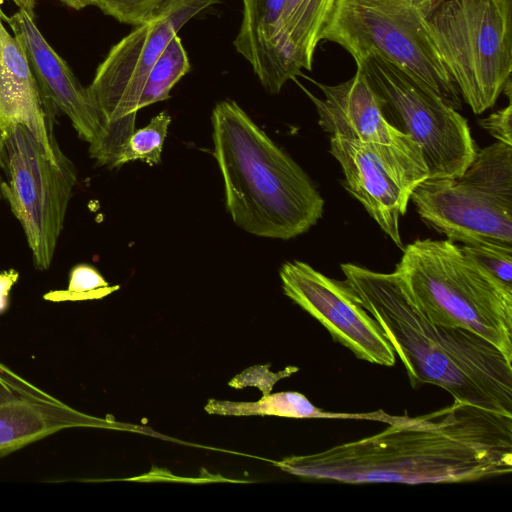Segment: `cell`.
I'll return each mask as SVG.
<instances>
[{"label": "cell", "instance_id": "6", "mask_svg": "<svg viewBox=\"0 0 512 512\" xmlns=\"http://www.w3.org/2000/svg\"><path fill=\"white\" fill-rule=\"evenodd\" d=\"M441 63L475 114L511 97L512 0H443L427 23Z\"/></svg>", "mask_w": 512, "mask_h": 512}, {"label": "cell", "instance_id": "14", "mask_svg": "<svg viewBox=\"0 0 512 512\" xmlns=\"http://www.w3.org/2000/svg\"><path fill=\"white\" fill-rule=\"evenodd\" d=\"M323 93L319 98L292 79L314 104L319 126L330 136L347 140L391 146L414 154H422L419 145L400 132L385 118L380 101L365 74L357 68L355 74L336 85L319 83L301 73Z\"/></svg>", "mask_w": 512, "mask_h": 512}, {"label": "cell", "instance_id": "21", "mask_svg": "<svg viewBox=\"0 0 512 512\" xmlns=\"http://www.w3.org/2000/svg\"><path fill=\"white\" fill-rule=\"evenodd\" d=\"M171 120L167 111H161L146 126L135 130L118 148L110 168L136 160L150 166L160 164Z\"/></svg>", "mask_w": 512, "mask_h": 512}, {"label": "cell", "instance_id": "19", "mask_svg": "<svg viewBox=\"0 0 512 512\" xmlns=\"http://www.w3.org/2000/svg\"><path fill=\"white\" fill-rule=\"evenodd\" d=\"M208 414L222 416H279L288 418L366 419L391 423L393 415L382 410L371 413H333L314 406L299 392H278L256 402L209 399L204 407Z\"/></svg>", "mask_w": 512, "mask_h": 512}, {"label": "cell", "instance_id": "26", "mask_svg": "<svg viewBox=\"0 0 512 512\" xmlns=\"http://www.w3.org/2000/svg\"><path fill=\"white\" fill-rule=\"evenodd\" d=\"M512 105L509 104L479 121V124L498 142L512 146Z\"/></svg>", "mask_w": 512, "mask_h": 512}, {"label": "cell", "instance_id": "20", "mask_svg": "<svg viewBox=\"0 0 512 512\" xmlns=\"http://www.w3.org/2000/svg\"><path fill=\"white\" fill-rule=\"evenodd\" d=\"M190 70V62L181 38L175 35L151 68L139 102L138 110L170 98L175 84Z\"/></svg>", "mask_w": 512, "mask_h": 512}, {"label": "cell", "instance_id": "31", "mask_svg": "<svg viewBox=\"0 0 512 512\" xmlns=\"http://www.w3.org/2000/svg\"><path fill=\"white\" fill-rule=\"evenodd\" d=\"M4 0H0V15H3L1 5L3 4Z\"/></svg>", "mask_w": 512, "mask_h": 512}, {"label": "cell", "instance_id": "12", "mask_svg": "<svg viewBox=\"0 0 512 512\" xmlns=\"http://www.w3.org/2000/svg\"><path fill=\"white\" fill-rule=\"evenodd\" d=\"M279 275L284 294L320 322L335 342L361 360L395 365L393 347L344 280L332 279L299 260L283 263Z\"/></svg>", "mask_w": 512, "mask_h": 512}, {"label": "cell", "instance_id": "27", "mask_svg": "<svg viewBox=\"0 0 512 512\" xmlns=\"http://www.w3.org/2000/svg\"><path fill=\"white\" fill-rule=\"evenodd\" d=\"M18 278L19 273L15 269L0 272V315L9 307L10 291Z\"/></svg>", "mask_w": 512, "mask_h": 512}, {"label": "cell", "instance_id": "18", "mask_svg": "<svg viewBox=\"0 0 512 512\" xmlns=\"http://www.w3.org/2000/svg\"><path fill=\"white\" fill-rule=\"evenodd\" d=\"M338 0H286L281 18L285 51L299 70H311L316 48Z\"/></svg>", "mask_w": 512, "mask_h": 512}, {"label": "cell", "instance_id": "13", "mask_svg": "<svg viewBox=\"0 0 512 512\" xmlns=\"http://www.w3.org/2000/svg\"><path fill=\"white\" fill-rule=\"evenodd\" d=\"M112 428L60 401L0 362V459L69 428Z\"/></svg>", "mask_w": 512, "mask_h": 512}, {"label": "cell", "instance_id": "22", "mask_svg": "<svg viewBox=\"0 0 512 512\" xmlns=\"http://www.w3.org/2000/svg\"><path fill=\"white\" fill-rule=\"evenodd\" d=\"M119 287L110 285L94 266L82 263L70 270L66 290L50 291L44 295V299L53 302L101 299Z\"/></svg>", "mask_w": 512, "mask_h": 512}, {"label": "cell", "instance_id": "1", "mask_svg": "<svg viewBox=\"0 0 512 512\" xmlns=\"http://www.w3.org/2000/svg\"><path fill=\"white\" fill-rule=\"evenodd\" d=\"M274 465L307 479L362 483H462L512 472V415L454 400L398 416L383 431Z\"/></svg>", "mask_w": 512, "mask_h": 512}, {"label": "cell", "instance_id": "16", "mask_svg": "<svg viewBox=\"0 0 512 512\" xmlns=\"http://www.w3.org/2000/svg\"><path fill=\"white\" fill-rule=\"evenodd\" d=\"M0 15V130L27 128L52 155L59 148L27 55Z\"/></svg>", "mask_w": 512, "mask_h": 512}, {"label": "cell", "instance_id": "8", "mask_svg": "<svg viewBox=\"0 0 512 512\" xmlns=\"http://www.w3.org/2000/svg\"><path fill=\"white\" fill-rule=\"evenodd\" d=\"M218 0H164L153 17L135 28L108 52L88 91L101 118L89 143L100 166H111L120 145L135 131L138 102L146 78L171 39L191 18Z\"/></svg>", "mask_w": 512, "mask_h": 512}, {"label": "cell", "instance_id": "10", "mask_svg": "<svg viewBox=\"0 0 512 512\" xmlns=\"http://www.w3.org/2000/svg\"><path fill=\"white\" fill-rule=\"evenodd\" d=\"M356 67L378 96L388 122L419 145L427 179L460 176L477 153L467 119L377 52L368 53Z\"/></svg>", "mask_w": 512, "mask_h": 512}, {"label": "cell", "instance_id": "9", "mask_svg": "<svg viewBox=\"0 0 512 512\" xmlns=\"http://www.w3.org/2000/svg\"><path fill=\"white\" fill-rule=\"evenodd\" d=\"M1 191L19 221L34 266L49 269L77 183L72 161L49 153L24 126L4 130Z\"/></svg>", "mask_w": 512, "mask_h": 512}, {"label": "cell", "instance_id": "4", "mask_svg": "<svg viewBox=\"0 0 512 512\" xmlns=\"http://www.w3.org/2000/svg\"><path fill=\"white\" fill-rule=\"evenodd\" d=\"M395 272L432 322L470 330L512 362V286L486 272L447 240L417 239Z\"/></svg>", "mask_w": 512, "mask_h": 512}, {"label": "cell", "instance_id": "23", "mask_svg": "<svg viewBox=\"0 0 512 512\" xmlns=\"http://www.w3.org/2000/svg\"><path fill=\"white\" fill-rule=\"evenodd\" d=\"M464 254L486 272L512 286V248L497 245H460Z\"/></svg>", "mask_w": 512, "mask_h": 512}, {"label": "cell", "instance_id": "7", "mask_svg": "<svg viewBox=\"0 0 512 512\" xmlns=\"http://www.w3.org/2000/svg\"><path fill=\"white\" fill-rule=\"evenodd\" d=\"M410 199L451 242L512 248V146L497 141L477 150L460 176L425 179Z\"/></svg>", "mask_w": 512, "mask_h": 512}, {"label": "cell", "instance_id": "28", "mask_svg": "<svg viewBox=\"0 0 512 512\" xmlns=\"http://www.w3.org/2000/svg\"><path fill=\"white\" fill-rule=\"evenodd\" d=\"M69 7L80 10L87 6L94 5V0H60Z\"/></svg>", "mask_w": 512, "mask_h": 512}, {"label": "cell", "instance_id": "3", "mask_svg": "<svg viewBox=\"0 0 512 512\" xmlns=\"http://www.w3.org/2000/svg\"><path fill=\"white\" fill-rule=\"evenodd\" d=\"M211 122L226 209L238 227L288 240L318 222L324 200L312 180L235 101L218 102Z\"/></svg>", "mask_w": 512, "mask_h": 512}, {"label": "cell", "instance_id": "30", "mask_svg": "<svg viewBox=\"0 0 512 512\" xmlns=\"http://www.w3.org/2000/svg\"><path fill=\"white\" fill-rule=\"evenodd\" d=\"M3 135H4V130H0V200L3 199V195H2V191H1V183L3 181V169H2Z\"/></svg>", "mask_w": 512, "mask_h": 512}, {"label": "cell", "instance_id": "17", "mask_svg": "<svg viewBox=\"0 0 512 512\" xmlns=\"http://www.w3.org/2000/svg\"><path fill=\"white\" fill-rule=\"evenodd\" d=\"M286 0H243V15L234 46L252 66L262 86L277 94L288 80L299 76L281 37Z\"/></svg>", "mask_w": 512, "mask_h": 512}, {"label": "cell", "instance_id": "11", "mask_svg": "<svg viewBox=\"0 0 512 512\" xmlns=\"http://www.w3.org/2000/svg\"><path fill=\"white\" fill-rule=\"evenodd\" d=\"M329 152L340 164L346 190L403 250L399 220L415 187L428 178L423 156L339 136H330Z\"/></svg>", "mask_w": 512, "mask_h": 512}, {"label": "cell", "instance_id": "24", "mask_svg": "<svg viewBox=\"0 0 512 512\" xmlns=\"http://www.w3.org/2000/svg\"><path fill=\"white\" fill-rule=\"evenodd\" d=\"M164 0H94L103 13L121 23L137 26L150 20Z\"/></svg>", "mask_w": 512, "mask_h": 512}, {"label": "cell", "instance_id": "29", "mask_svg": "<svg viewBox=\"0 0 512 512\" xmlns=\"http://www.w3.org/2000/svg\"><path fill=\"white\" fill-rule=\"evenodd\" d=\"M20 9L27 11L29 14L33 15V9L35 5V0H13Z\"/></svg>", "mask_w": 512, "mask_h": 512}, {"label": "cell", "instance_id": "15", "mask_svg": "<svg viewBox=\"0 0 512 512\" xmlns=\"http://www.w3.org/2000/svg\"><path fill=\"white\" fill-rule=\"evenodd\" d=\"M3 19L27 55L44 105L63 112L78 136L92 142L101 129V118L88 88L82 86L67 63L46 41L33 15L19 9Z\"/></svg>", "mask_w": 512, "mask_h": 512}, {"label": "cell", "instance_id": "2", "mask_svg": "<svg viewBox=\"0 0 512 512\" xmlns=\"http://www.w3.org/2000/svg\"><path fill=\"white\" fill-rule=\"evenodd\" d=\"M345 283L399 356L410 385L432 384L454 400L512 415V364L492 343L429 320L400 277L341 264Z\"/></svg>", "mask_w": 512, "mask_h": 512}, {"label": "cell", "instance_id": "5", "mask_svg": "<svg viewBox=\"0 0 512 512\" xmlns=\"http://www.w3.org/2000/svg\"><path fill=\"white\" fill-rule=\"evenodd\" d=\"M443 0H338L321 41L359 63L377 52L456 110L462 98L431 41L427 23Z\"/></svg>", "mask_w": 512, "mask_h": 512}, {"label": "cell", "instance_id": "25", "mask_svg": "<svg viewBox=\"0 0 512 512\" xmlns=\"http://www.w3.org/2000/svg\"><path fill=\"white\" fill-rule=\"evenodd\" d=\"M298 370V367L288 366L282 371L273 373L269 370V365L253 366L235 376L229 382V385L234 388L256 386L263 392V396H266L270 394L274 384L277 381L291 376Z\"/></svg>", "mask_w": 512, "mask_h": 512}]
</instances>
